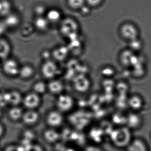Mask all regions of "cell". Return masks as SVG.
<instances>
[{"label":"cell","mask_w":151,"mask_h":151,"mask_svg":"<svg viewBox=\"0 0 151 151\" xmlns=\"http://www.w3.org/2000/svg\"><path fill=\"white\" fill-rule=\"evenodd\" d=\"M75 105V99L70 94L64 92L56 96L55 103L56 109L64 114L72 113Z\"/></svg>","instance_id":"6da1fadb"},{"label":"cell","mask_w":151,"mask_h":151,"mask_svg":"<svg viewBox=\"0 0 151 151\" xmlns=\"http://www.w3.org/2000/svg\"><path fill=\"white\" fill-rule=\"evenodd\" d=\"M60 71L58 63L52 59L43 61L40 67L41 75L46 81L57 78Z\"/></svg>","instance_id":"7a4b0ae2"},{"label":"cell","mask_w":151,"mask_h":151,"mask_svg":"<svg viewBox=\"0 0 151 151\" xmlns=\"http://www.w3.org/2000/svg\"><path fill=\"white\" fill-rule=\"evenodd\" d=\"M20 65L21 64L17 59L9 56L3 60L2 72L5 76L9 78L18 77Z\"/></svg>","instance_id":"3957f363"},{"label":"cell","mask_w":151,"mask_h":151,"mask_svg":"<svg viewBox=\"0 0 151 151\" xmlns=\"http://www.w3.org/2000/svg\"><path fill=\"white\" fill-rule=\"evenodd\" d=\"M65 120L64 114L56 108L48 111L44 119L46 127L56 129L62 127Z\"/></svg>","instance_id":"277c9868"},{"label":"cell","mask_w":151,"mask_h":151,"mask_svg":"<svg viewBox=\"0 0 151 151\" xmlns=\"http://www.w3.org/2000/svg\"><path fill=\"white\" fill-rule=\"evenodd\" d=\"M79 29L77 22L70 18L63 20L60 26V33L68 40L78 35Z\"/></svg>","instance_id":"5b68a950"},{"label":"cell","mask_w":151,"mask_h":151,"mask_svg":"<svg viewBox=\"0 0 151 151\" xmlns=\"http://www.w3.org/2000/svg\"><path fill=\"white\" fill-rule=\"evenodd\" d=\"M42 102L41 96L31 90L23 95L21 104L25 110H38Z\"/></svg>","instance_id":"8992f818"},{"label":"cell","mask_w":151,"mask_h":151,"mask_svg":"<svg viewBox=\"0 0 151 151\" xmlns=\"http://www.w3.org/2000/svg\"><path fill=\"white\" fill-rule=\"evenodd\" d=\"M40 119V114L38 110H25L20 122L26 127L33 128L38 125Z\"/></svg>","instance_id":"52a82bcc"},{"label":"cell","mask_w":151,"mask_h":151,"mask_svg":"<svg viewBox=\"0 0 151 151\" xmlns=\"http://www.w3.org/2000/svg\"><path fill=\"white\" fill-rule=\"evenodd\" d=\"M130 138V132L126 128H121L113 132L112 140L117 146H124L126 145Z\"/></svg>","instance_id":"ba28073f"},{"label":"cell","mask_w":151,"mask_h":151,"mask_svg":"<svg viewBox=\"0 0 151 151\" xmlns=\"http://www.w3.org/2000/svg\"><path fill=\"white\" fill-rule=\"evenodd\" d=\"M42 137L46 143L51 145L61 140V134L59 129L48 127L42 131Z\"/></svg>","instance_id":"9c48e42d"},{"label":"cell","mask_w":151,"mask_h":151,"mask_svg":"<svg viewBox=\"0 0 151 151\" xmlns=\"http://www.w3.org/2000/svg\"><path fill=\"white\" fill-rule=\"evenodd\" d=\"M72 84L74 90L78 93H84L89 86V81L87 78L83 74L74 76L72 79Z\"/></svg>","instance_id":"30bf717a"},{"label":"cell","mask_w":151,"mask_h":151,"mask_svg":"<svg viewBox=\"0 0 151 151\" xmlns=\"http://www.w3.org/2000/svg\"><path fill=\"white\" fill-rule=\"evenodd\" d=\"M47 87L48 92L56 96L64 92V83L58 77L48 81Z\"/></svg>","instance_id":"8fae6325"},{"label":"cell","mask_w":151,"mask_h":151,"mask_svg":"<svg viewBox=\"0 0 151 151\" xmlns=\"http://www.w3.org/2000/svg\"><path fill=\"white\" fill-rule=\"evenodd\" d=\"M70 53L67 46L59 45L51 50L52 59L58 63L64 62L68 58Z\"/></svg>","instance_id":"7c38bea8"},{"label":"cell","mask_w":151,"mask_h":151,"mask_svg":"<svg viewBox=\"0 0 151 151\" xmlns=\"http://www.w3.org/2000/svg\"><path fill=\"white\" fill-rule=\"evenodd\" d=\"M23 96L19 91L16 89L9 91L4 95L6 104L9 105L10 106L21 104Z\"/></svg>","instance_id":"4fadbf2b"},{"label":"cell","mask_w":151,"mask_h":151,"mask_svg":"<svg viewBox=\"0 0 151 151\" xmlns=\"http://www.w3.org/2000/svg\"><path fill=\"white\" fill-rule=\"evenodd\" d=\"M35 69L30 63H26L20 65L18 77L23 81L31 80L35 75Z\"/></svg>","instance_id":"5bb4252c"},{"label":"cell","mask_w":151,"mask_h":151,"mask_svg":"<svg viewBox=\"0 0 151 151\" xmlns=\"http://www.w3.org/2000/svg\"><path fill=\"white\" fill-rule=\"evenodd\" d=\"M24 110L20 106H11L7 111L8 119L14 123L20 122L23 116Z\"/></svg>","instance_id":"9a60e30c"},{"label":"cell","mask_w":151,"mask_h":151,"mask_svg":"<svg viewBox=\"0 0 151 151\" xmlns=\"http://www.w3.org/2000/svg\"><path fill=\"white\" fill-rule=\"evenodd\" d=\"M32 91L42 96L48 92L47 82L43 80L35 81L32 85Z\"/></svg>","instance_id":"2e32d148"},{"label":"cell","mask_w":151,"mask_h":151,"mask_svg":"<svg viewBox=\"0 0 151 151\" xmlns=\"http://www.w3.org/2000/svg\"><path fill=\"white\" fill-rule=\"evenodd\" d=\"M12 47L9 41L5 39H0V58L4 60L10 56Z\"/></svg>","instance_id":"e0dca14e"},{"label":"cell","mask_w":151,"mask_h":151,"mask_svg":"<svg viewBox=\"0 0 151 151\" xmlns=\"http://www.w3.org/2000/svg\"><path fill=\"white\" fill-rule=\"evenodd\" d=\"M37 137V134L33 130V128L26 127L21 132L20 139L34 143L36 142Z\"/></svg>","instance_id":"ac0fdd59"},{"label":"cell","mask_w":151,"mask_h":151,"mask_svg":"<svg viewBox=\"0 0 151 151\" xmlns=\"http://www.w3.org/2000/svg\"><path fill=\"white\" fill-rule=\"evenodd\" d=\"M50 23L46 17H37L35 20L34 26L38 31L44 32L48 30Z\"/></svg>","instance_id":"d6986e66"},{"label":"cell","mask_w":151,"mask_h":151,"mask_svg":"<svg viewBox=\"0 0 151 151\" xmlns=\"http://www.w3.org/2000/svg\"><path fill=\"white\" fill-rule=\"evenodd\" d=\"M5 19V25L6 27H16L20 23V18L18 16L14 13L11 12L9 15L6 16Z\"/></svg>","instance_id":"ffe728a7"},{"label":"cell","mask_w":151,"mask_h":151,"mask_svg":"<svg viewBox=\"0 0 151 151\" xmlns=\"http://www.w3.org/2000/svg\"><path fill=\"white\" fill-rule=\"evenodd\" d=\"M61 13L56 9H51L47 12L46 18L50 23L58 22L61 19Z\"/></svg>","instance_id":"44dd1931"},{"label":"cell","mask_w":151,"mask_h":151,"mask_svg":"<svg viewBox=\"0 0 151 151\" xmlns=\"http://www.w3.org/2000/svg\"><path fill=\"white\" fill-rule=\"evenodd\" d=\"M11 4L8 0H0V16H7L11 13Z\"/></svg>","instance_id":"7402d4cb"},{"label":"cell","mask_w":151,"mask_h":151,"mask_svg":"<svg viewBox=\"0 0 151 151\" xmlns=\"http://www.w3.org/2000/svg\"><path fill=\"white\" fill-rule=\"evenodd\" d=\"M128 151H146V147L142 142L136 140L131 144L129 147Z\"/></svg>","instance_id":"603a6c76"},{"label":"cell","mask_w":151,"mask_h":151,"mask_svg":"<svg viewBox=\"0 0 151 151\" xmlns=\"http://www.w3.org/2000/svg\"><path fill=\"white\" fill-rule=\"evenodd\" d=\"M68 6L73 9H79L84 7L86 0H67Z\"/></svg>","instance_id":"cb8c5ba5"},{"label":"cell","mask_w":151,"mask_h":151,"mask_svg":"<svg viewBox=\"0 0 151 151\" xmlns=\"http://www.w3.org/2000/svg\"><path fill=\"white\" fill-rule=\"evenodd\" d=\"M27 151H46L45 148L37 142L33 143Z\"/></svg>","instance_id":"d4e9b609"},{"label":"cell","mask_w":151,"mask_h":151,"mask_svg":"<svg viewBox=\"0 0 151 151\" xmlns=\"http://www.w3.org/2000/svg\"><path fill=\"white\" fill-rule=\"evenodd\" d=\"M41 57L43 61L46 60H50L52 59V55H51V50H44L41 51Z\"/></svg>","instance_id":"484cf974"},{"label":"cell","mask_w":151,"mask_h":151,"mask_svg":"<svg viewBox=\"0 0 151 151\" xmlns=\"http://www.w3.org/2000/svg\"><path fill=\"white\" fill-rule=\"evenodd\" d=\"M129 125L131 127H135L139 123V120L136 117H131L128 121Z\"/></svg>","instance_id":"4316f807"},{"label":"cell","mask_w":151,"mask_h":151,"mask_svg":"<svg viewBox=\"0 0 151 151\" xmlns=\"http://www.w3.org/2000/svg\"><path fill=\"white\" fill-rule=\"evenodd\" d=\"M103 0H86V2L90 6H97L101 3Z\"/></svg>","instance_id":"83f0119b"},{"label":"cell","mask_w":151,"mask_h":151,"mask_svg":"<svg viewBox=\"0 0 151 151\" xmlns=\"http://www.w3.org/2000/svg\"><path fill=\"white\" fill-rule=\"evenodd\" d=\"M3 151H18L17 148V144L9 145L4 148Z\"/></svg>","instance_id":"f1b7e54d"},{"label":"cell","mask_w":151,"mask_h":151,"mask_svg":"<svg viewBox=\"0 0 151 151\" xmlns=\"http://www.w3.org/2000/svg\"><path fill=\"white\" fill-rule=\"evenodd\" d=\"M84 151H102L97 147L94 146H88L86 147Z\"/></svg>","instance_id":"f546056e"},{"label":"cell","mask_w":151,"mask_h":151,"mask_svg":"<svg viewBox=\"0 0 151 151\" xmlns=\"http://www.w3.org/2000/svg\"><path fill=\"white\" fill-rule=\"evenodd\" d=\"M5 133V127L2 124L0 123V138L2 137Z\"/></svg>","instance_id":"4dcf8cb0"},{"label":"cell","mask_w":151,"mask_h":151,"mask_svg":"<svg viewBox=\"0 0 151 151\" xmlns=\"http://www.w3.org/2000/svg\"><path fill=\"white\" fill-rule=\"evenodd\" d=\"M65 151H77V150H76L75 148L72 147V146H67Z\"/></svg>","instance_id":"1f68e13d"}]
</instances>
